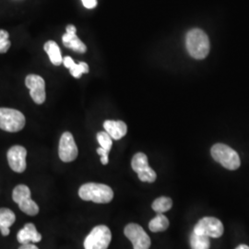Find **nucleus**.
<instances>
[{"label": "nucleus", "instance_id": "1", "mask_svg": "<svg viewBox=\"0 0 249 249\" xmlns=\"http://www.w3.org/2000/svg\"><path fill=\"white\" fill-rule=\"evenodd\" d=\"M186 45L187 52L195 59H204L210 53L209 37L200 29H193L187 33Z\"/></svg>", "mask_w": 249, "mask_h": 249}, {"label": "nucleus", "instance_id": "2", "mask_svg": "<svg viewBox=\"0 0 249 249\" xmlns=\"http://www.w3.org/2000/svg\"><path fill=\"white\" fill-rule=\"evenodd\" d=\"M79 196L86 201H92L99 204H107L113 200L114 191L104 184L87 183L79 189Z\"/></svg>", "mask_w": 249, "mask_h": 249}, {"label": "nucleus", "instance_id": "3", "mask_svg": "<svg viewBox=\"0 0 249 249\" xmlns=\"http://www.w3.org/2000/svg\"><path fill=\"white\" fill-rule=\"evenodd\" d=\"M211 153L214 160L226 169L233 171L240 167L241 160L238 153L225 144H215L211 150Z\"/></svg>", "mask_w": 249, "mask_h": 249}, {"label": "nucleus", "instance_id": "4", "mask_svg": "<svg viewBox=\"0 0 249 249\" xmlns=\"http://www.w3.org/2000/svg\"><path fill=\"white\" fill-rule=\"evenodd\" d=\"M26 123L25 116L16 109L0 108V128L8 132L20 131Z\"/></svg>", "mask_w": 249, "mask_h": 249}, {"label": "nucleus", "instance_id": "5", "mask_svg": "<svg viewBox=\"0 0 249 249\" xmlns=\"http://www.w3.org/2000/svg\"><path fill=\"white\" fill-rule=\"evenodd\" d=\"M112 240V233L106 225L95 226L84 241L85 249H107Z\"/></svg>", "mask_w": 249, "mask_h": 249}, {"label": "nucleus", "instance_id": "6", "mask_svg": "<svg viewBox=\"0 0 249 249\" xmlns=\"http://www.w3.org/2000/svg\"><path fill=\"white\" fill-rule=\"evenodd\" d=\"M124 235L133 245L134 249H149L151 238L142 227L137 223H129L124 227Z\"/></svg>", "mask_w": 249, "mask_h": 249}, {"label": "nucleus", "instance_id": "7", "mask_svg": "<svg viewBox=\"0 0 249 249\" xmlns=\"http://www.w3.org/2000/svg\"><path fill=\"white\" fill-rule=\"evenodd\" d=\"M132 169L138 174V177L141 181L147 183H153L157 175L154 170L151 169L148 163V157L143 152L136 153L132 158L131 161Z\"/></svg>", "mask_w": 249, "mask_h": 249}, {"label": "nucleus", "instance_id": "8", "mask_svg": "<svg viewBox=\"0 0 249 249\" xmlns=\"http://www.w3.org/2000/svg\"><path fill=\"white\" fill-rule=\"evenodd\" d=\"M224 228L219 219L214 217H204L200 219L194 227L193 231L198 234H204L209 237L219 238L223 235Z\"/></svg>", "mask_w": 249, "mask_h": 249}, {"label": "nucleus", "instance_id": "9", "mask_svg": "<svg viewBox=\"0 0 249 249\" xmlns=\"http://www.w3.org/2000/svg\"><path fill=\"white\" fill-rule=\"evenodd\" d=\"M78 147L72 134L71 132L63 133L59 142V158L64 162H71L76 160V158L78 157Z\"/></svg>", "mask_w": 249, "mask_h": 249}, {"label": "nucleus", "instance_id": "10", "mask_svg": "<svg viewBox=\"0 0 249 249\" xmlns=\"http://www.w3.org/2000/svg\"><path fill=\"white\" fill-rule=\"evenodd\" d=\"M25 84L27 88L30 89L31 97L35 103L37 105L44 104L46 98L45 80L38 75L31 74L27 76Z\"/></svg>", "mask_w": 249, "mask_h": 249}, {"label": "nucleus", "instance_id": "11", "mask_svg": "<svg viewBox=\"0 0 249 249\" xmlns=\"http://www.w3.org/2000/svg\"><path fill=\"white\" fill-rule=\"evenodd\" d=\"M8 161L10 168L16 173H23L26 170V149L22 146L15 145L8 151Z\"/></svg>", "mask_w": 249, "mask_h": 249}, {"label": "nucleus", "instance_id": "12", "mask_svg": "<svg viewBox=\"0 0 249 249\" xmlns=\"http://www.w3.org/2000/svg\"><path fill=\"white\" fill-rule=\"evenodd\" d=\"M77 29L74 25L67 26V33L62 36L63 45L68 48H71L77 53H84L87 51V47L80 40L76 35Z\"/></svg>", "mask_w": 249, "mask_h": 249}, {"label": "nucleus", "instance_id": "13", "mask_svg": "<svg viewBox=\"0 0 249 249\" xmlns=\"http://www.w3.org/2000/svg\"><path fill=\"white\" fill-rule=\"evenodd\" d=\"M17 240L20 245L31 244V242L38 243L42 240V234L37 231L34 223H27L24 225L23 229L18 231Z\"/></svg>", "mask_w": 249, "mask_h": 249}, {"label": "nucleus", "instance_id": "14", "mask_svg": "<svg viewBox=\"0 0 249 249\" xmlns=\"http://www.w3.org/2000/svg\"><path fill=\"white\" fill-rule=\"evenodd\" d=\"M104 127L107 133L111 136L113 140H121L127 133V126L123 121L107 120L104 123Z\"/></svg>", "mask_w": 249, "mask_h": 249}, {"label": "nucleus", "instance_id": "15", "mask_svg": "<svg viewBox=\"0 0 249 249\" xmlns=\"http://www.w3.org/2000/svg\"><path fill=\"white\" fill-rule=\"evenodd\" d=\"M16 216L12 211L6 208L0 209V231L3 236H8L10 232L9 227L15 223Z\"/></svg>", "mask_w": 249, "mask_h": 249}, {"label": "nucleus", "instance_id": "16", "mask_svg": "<svg viewBox=\"0 0 249 249\" xmlns=\"http://www.w3.org/2000/svg\"><path fill=\"white\" fill-rule=\"evenodd\" d=\"M63 64L66 68L70 69L71 74L74 78L79 79L84 73L89 72V66L85 62H80L76 64L71 56H66L63 58Z\"/></svg>", "mask_w": 249, "mask_h": 249}, {"label": "nucleus", "instance_id": "17", "mask_svg": "<svg viewBox=\"0 0 249 249\" xmlns=\"http://www.w3.org/2000/svg\"><path fill=\"white\" fill-rule=\"evenodd\" d=\"M44 49L53 65L59 66L62 64L63 57L60 48L54 41H47L45 44Z\"/></svg>", "mask_w": 249, "mask_h": 249}, {"label": "nucleus", "instance_id": "18", "mask_svg": "<svg viewBox=\"0 0 249 249\" xmlns=\"http://www.w3.org/2000/svg\"><path fill=\"white\" fill-rule=\"evenodd\" d=\"M169 227V220L168 218L163 215V213H158L156 217H154L149 223V228L153 232H159L167 230Z\"/></svg>", "mask_w": 249, "mask_h": 249}, {"label": "nucleus", "instance_id": "19", "mask_svg": "<svg viewBox=\"0 0 249 249\" xmlns=\"http://www.w3.org/2000/svg\"><path fill=\"white\" fill-rule=\"evenodd\" d=\"M191 249H210L211 241L210 237L204 234H198L193 231L190 235Z\"/></svg>", "mask_w": 249, "mask_h": 249}, {"label": "nucleus", "instance_id": "20", "mask_svg": "<svg viewBox=\"0 0 249 249\" xmlns=\"http://www.w3.org/2000/svg\"><path fill=\"white\" fill-rule=\"evenodd\" d=\"M151 207L155 213H163L171 210V208L173 207V201L167 196H160L153 201Z\"/></svg>", "mask_w": 249, "mask_h": 249}, {"label": "nucleus", "instance_id": "21", "mask_svg": "<svg viewBox=\"0 0 249 249\" xmlns=\"http://www.w3.org/2000/svg\"><path fill=\"white\" fill-rule=\"evenodd\" d=\"M19 210L30 216H36L39 213V207L31 197H26L18 203Z\"/></svg>", "mask_w": 249, "mask_h": 249}, {"label": "nucleus", "instance_id": "22", "mask_svg": "<svg viewBox=\"0 0 249 249\" xmlns=\"http://www.w3.org/2000/svg\"><path fill=\"white\" fill-rule=\"evenodd\" d=\"M30 196H31V190L25 185H18L14 188L12 193V198L17 204L24 198L30 197Z\"/></svg>", "mask_w": 249, "mask_h": 249}, {"label": "nucleus", "instance_id": "23", "mask_svg": "<svg viewBox=\"0 0 249 249\" xmlns=\"http://www.w3.org/2000/svg\"><path fill=\"white\" fill-rule=\"evenodd\" d=\"M113 139L111 138V136L107 133V131H101L97 134V141H98L100 146L107 150V151H110L112 149L113 146Z\"/></svg>", "mask_w": 249, "mask_h": 249}, {"label": "nucleus", "instance_id": "24", "mask_svg": "<svg viewBox=\"0 0 249 249\" xmlns=\"http://www.w3.org/2000/svg\"><path fill=\"white\" fill-rule=\"evenodd\" d=\"M9 35L7 31L0 30V53H7L11 43L9 40Z\"/></svg>", "mask_w": 249, "mask_h": 249}, {"label": "nucleus", "instance_id": "25", "mask_svg": "<svg viewBox=\"0 0 249 249\" xmlns=\"http://www.w3.org/2000/svg\"><path fill=\"white\" fill-rule=\"evenodd\" d=\"M97 153L101 156V162L104 164V165H107L109 161V158H108V155H109V151L103 149L102 147H100L97 149Z\"/></svg>", "mask_w": 249, "mask_h": 249}, {"label": "nucleus", "instance_id": "26", "mask_svg": "<svg viewBox=\"0 0 249 249\" xmlns=\"http://www.w3.org/2000/svg\"><path fill=\"white\" fill-rule=\"evenodd\" d=\"M83 6L88 9H92L96 8L97 0H81Z\"/></svg>", "mask_w": 249, "mask_h": 249}, {"label": "nucleus", "instance_id": "27", "mask_svg": "<svg viewBox=\"0 0 249 249\" xmlns=\"http://www.w3.org/2000/svg\"><path fill=\"white\" fill-rule=\"evenodd\" d=\"M18 249H39L36 246L33 244H26V245H21Z\"/></svg>", "mask_w": 249, "mask_h": 249}, {"label": "nucleus", "instance_id": "28", "mask_svg": "<svg viewBox=\"0 0 249 249\" xmlns=\"http://www.w3.org/2000/svg\"><path fill=\"white\" fill-rule=\"evenodd\" d=\"M235 249H249V246H247V245H240V246H238Z\"/></svg>", "mask_w": 249, "mask_h": 249}, {"label": "nucleus", "instance_id": "29", "mask_svg": "<svg viewBox=\"0 0 249 249\" xmlns=\"http://www.w3.org/2000/svg\"><path fill=\"white\" fill-rule=\"evenodd\" d=\"M16 1H18V0H16Z\"/></svg>", "mask_w": 249, "mask_h": 249}]
</instances>
